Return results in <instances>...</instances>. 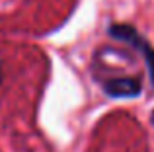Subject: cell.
Returning <instances> with one entry per match:
<instances>
[{"instance_id":"obj_1","label":"cell","mask_w":154,"mask_h":152,"mask_svg":"<svg viewBox=\"0 0 154 152\" xmlns=\"http://www.w3.org/2000/svg\"><path fill=\"white\" fill-rule=\"evenodd\" d=\"M107 35L121 43L131 45L143 57L144 65H146V70H148V76H150L152 88H154V47L148 43V39L144 35H140L139 29L135 26H131V23H111L107 27Z\"/></svg>"},{"instance_id":"obj_2","label":"cell","mask_w":154,"mask_h":152,"mask_svg":"<svg viewBox=\"0 0 154 152\" xmlns=\"http://www.w3.org/2000/svg\"><path fill=\"white\" fill-rule=\"evenodd\" d=\"M102 88L109 98H137L143 92V80L139 76H113L103 80Z\"/></svg>"},{"instance_id":"obj_3","label":"cell","mask_w":154,"mask_h":152,"mask_svg":"<svg viewBox=\"0 0 154 152\" xmlns=\"http://www.w3.org/2000/svg\"><path fill=\"white\" fill-rule=\"evenodd\" d=\"M0 82H2V61H0Z\"/></svg>"},{"instance_id":"obj_4","label":"cell","mask_w":154,"mask_h":152,"mask_svg":"<svg viewBox=\"0 0 154 152\" xmlns=\"http://www.w3.org/2000/svg\"><path fill=\"white\" fill-rule=\"evenodd\" d=\"M150 121H152V125H154V111H152V115H150Z\"/></svg>"}]
</instances>
